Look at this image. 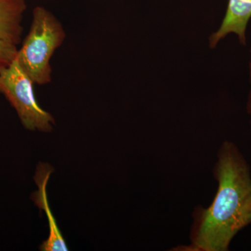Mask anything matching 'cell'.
I'll return each mask as SVG.
<instances>
[{
	"mask_svg": "<svg viewBox=\"0 0 251 251\" xmlns=\"http://www.w3.org/2000/svg\"><path fill=\"white\" fill-rule=\"evenodd\" d=\"M25 0H0V39L14 46L22 41Z\"/></svg>",
	"mask_w": 251,
	"mask_h": 251,
	"instance_id": "cell-6",
	"label": "cell"
},
{
	"mask_svg": "<svg viewBox=\"0 0 251 251\" xmlns=\"http://www.w3.org/2000/svg\"><path fill=\"white\" fill-rule=\"evenodd\" d=\"M214 201L197 209L188 251H226L238 232L251 224L250 167L236 145L225 142L219 153Z\"/></svg>",
	"mask_w": 251,
	"mask_h": 251,
	"instance_id": "cell-1",
	"label": "cell"
},
{
	"mask_svg": "<svg viewBox=\"0 0 251 251\" xmlns=\"http://www.w3.org/2000/svg\"><path fill=\"white\" fill-rule=\"evenodd\" d=\"M53 171V168L46 163H39L36 169L34 180L38 186V191L31 195V200L36 205L45 211L46 217L49 221V237L40 246V250L43 251H67L68 247L56 223L53 214L50 210L48 201L46 186L50 176Z\"/></svg>",
	"mask_w": 251,
	"mask_h": 251,
	"instance_id": "cell-4",
	"label": "cell"
},
{
	"mask_svg": "<svg viewBox=\"0 0 251 251\" xmlns=\"http://www.w3.org/2000/svg\"><path fill=\"white\" fill-rule=\"evenodd\" d=\"M249 77H250V82L251 85V57L250 62H249ZM247 110L248 113H249V117H250V125L251 129V89L250 93H249V99H248Z\"/></svg>",
	"mask_w": 251,
	"mask_h": 251,
	"instance_id": "cell-8",
	"label": "cell"
},
{
	"mask_svg": "<svg viewBox=\"0 0 251 251\" xmlns=\"http://www.w3.org/2000/svg\"><path fill=\"white\" fill-rule=\"evenodd\" d=\"M34 85L16 59L0 72V94L16 110L23 126L31 131L50 132L55 122L36 101Z\"/></svg>",
	"mask_w": 251,
	"mask_h": 251,
	"instance_id": "cell-3",
	"label": "cell"
},
{
	"mask_svg": "<svg viewBox=\"0 0 251 251\" xmlns=\"http://www.w3.org/2000/svg\"></svg>",
	"mask_w": 251,
	"mask_h": 251,
	"instance_id": "cell-9",
	"label": "cell"
},
{
	"mask_svg": "<svg viewBox=\"0 0 251 251\" xmlns=\"http://www.w3.org/2000/svg\"><path fill=\"white\" fill-rule=\"evenodd\" d=\"M66 37L62 23L51 11L44 6L34 8L30 29L16 57L20 67L34 84L50 83V59Z\"/></svg>",
	"mask_w": 251,
	"mask_h": 251,
	"instance_id": "cell-2",
	"label": "cell"
},
{
	"mask_svg": "<svg viewBox=\"0 0 251 251\" xmlns=\"http://www.w3.org/2000/svg\"><path fill=\"white\" fill-rule=\"evenodd\" d=\"M251 18V0H228L227 10L219 29L211 34L209 46L214 49L230 34L237 36L242 46L247 44L248 25Z\"/></svg>",
	"mask_w": 251,
	"mask_h": 251,
	"instance_id": "cell-5",
	"label": "cell"
},
{
	"mask_svg": "<svg viewBox=\"0 0 251 251\" xmlns=\"http://www.w3.org/2000/svg\"><path fill=\"white\" fill-rule=\"evenodd\" d=\"M17 46L0 39V72L16 59Z\"/></svg>",
	"mask_w": 251,
	"mask_h": 251,
	"instance_id": "cell-7",
	"label": "cell"
}]
</instances>
